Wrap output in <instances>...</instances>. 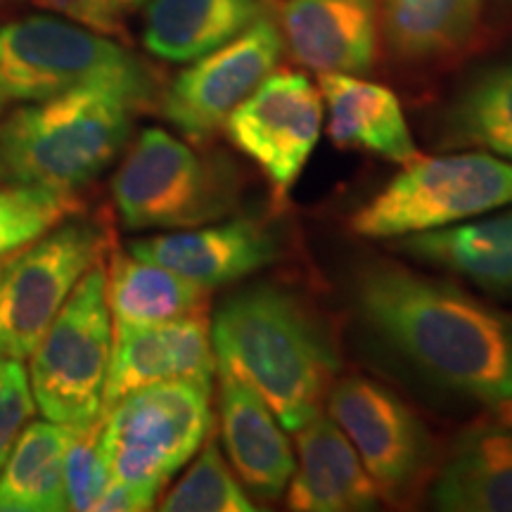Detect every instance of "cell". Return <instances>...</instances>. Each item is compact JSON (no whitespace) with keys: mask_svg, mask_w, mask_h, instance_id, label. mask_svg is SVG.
<instances>
[{"mask_svg":"<svg viewBox=\"0 0 512 512\" xmlns=\"http://www.w3.org/2000/svg\"><path fill=\"white\" fill-rule=\"evenodd\" d=\"M503 3H508V5H510V8H512V0H503Z\"/></svg>","mask_w":512,"mask_h":512,"instance_id":"obj_34","label":"cell"},{"mask_svg":"<svg viewBox=\"0 0 512 512\" xmlns=\"http://www.w3.org/2000/svg\"><path fill=\"white\" fill-rule=\"evenodd\" d=\"M318 91L328 107V136L339 150H358L408 164L420 157L401 100L387 86L358 74H320Z\"/></svg>","mask_w":512,"mask_h":512,"instance_id":"obj_19","label":"cell"},{"mask_svg":"<svg viewBox=\"0 0 512 512\" xmlns=\"http://www.w3.org/2000/svg\"><path fill=\"white\" fill-rule=\"evenodd\" d=\"M128 254L164 266L209 290L247 278L280 259V238L266 221L230 219L136 240Z\"/></svg>","mask_w":512,"mask_h":512,"instance_id":"obj_14","label":"cell"},{"mask_svg":"<svg viewBox=\"0 0 512 512\" xmlns=\"http://www.w3.org/2000/svg\"><path fill=\"white\" fill-rule=\"evenodd\" d=\"M38 8L110 38H126V22L136 12L133 0H34Z\"/></svg>","mask_w":512,"mask_h":512,"instance_id":"obj_30","label":"cell"},{"mask_svg":"<svg viewBox=\"0 0 512 512\" xmlns=\"http://www.w3.org/2000/svg\"><path fill=\"white\" fill-rule=\"evenodd\" d=\"M159 510L166 512H249L256 510L252 496L230 470L219 441L207 437L200 456L181 482L164 496Z\"/></svg>","mask_w":512,"mask_h":512,"instance_id":"obj_26","label":"cell"},{"mask_svg":"<svg viewBox=\"0 0 512 512\" xmlns=\"http://www.w3.org/2000/svg\"><path fill=\"white\" fill-rule=\"evenodd\" d=\"M216 356L207 316L152 325H114L102 413L126 394L159 382L214 380Z\"/></svg>","mask_w":512,"mask_h":512,"instance_id":"obj_13","label":"cell"},{"mask_svg":"<svg viewBox=\"0 0 512 512\" xmlns=\"http://www.w3.org/2000/svg\"><path fill=\"white\" fill-rule=\"evenodd\" d=\"M93 83L126 88L147 105L157 93L150 69L110 36L60 15H31L0 27V117Z\"/></svg>","mask_w":512,"mask_h":512,"instance_id":"obj_5","label":"cell"},{"mask_svg":"<svg viewBox=\"0 0 512 512\" xmlns=\"http://www.w3.org/2000/svg\"><path fill=\"white\" fill-rule=\"evenodd\" d=\"M432 503L451 512H512V432L501 427L460 439L439 467Z\"/></svg>","mask_w":512,"mask_h":512,"instance_id":"obj_22","label":"cell"},{"mask_svg":"<svg viewBox=\"0 0 512 512\" xmlns=\"http://www.w3.org/2000/svg\"><path fill=\"white\" fill-rule=\"evenodd\" d=\"M297 465L287 508L297 512H366L382 501L356 448L330 415L318 413L294 432Z\"/></svg>","mask_w":512,"mask_h":512,"instance_id":"obj_17","label":"cell"},{"mask_svg":"<svg viewBox=\"0 0 512 512\" xmlns=\"http://www.w3.org/2000/svg\"><path fill=\"white\" fill-rule=\"evenodd\" d=\"M112 342L107 268L98 261L31 351V394L46 420L86 430L102 418Z\"/></svg>","mask_w":512,"mask_h":512,"instance_id":"obj_8","label":"cell"},{"mask_svg":"<svg viewBox=\"0 0 512 512\" xmlns=\"http://www.w3.org/2000/svg\"><path fill=\"white\" fill-rule=\"evenodd\" d=\"M494 408H496V420L501 422V427H505V430L512 432V399L501 401Z\"/></svg>","mask_w":512,"mask_h":512,"instance_id":"obj_32","label":"cell"},{"mask_svg":"<svg viewBox=\"0 0 512 512\" xmlns=\"http://www.w3.org/2000/svg\"><path fill=\"white\" fill-rule=\"evenodd\" d=\"M147 3V0H133V5H136V10H140V8H143V5Z\"/></svg>","mask_w":512,"mask_h":512,"instance_id":"obj_33","label":"cell"},{"mask_svg":"<svg viewBox=\"0 0 512 512\" xmlns=\"http://www.w3.org/2000/svg\"><path fill=\"white\" fill-rule=\"evenodd\" d=\"M36 401L31 394L29 373L19 358H0V467L8 460L12 446L34 420Z\"/></svg>","mask_w":512,"mask_h":512,"instance_id":"obj_29","label":"cell"},{"mask_svg":"<svg viewBox=\"0 0 512 512\" xmlns=\"http://www.w3.org/2000/svg\"><path fill=\"white\" fill-rule=\"evenodd\" d=\"M107 242L102 223L74 214L0 259V356H31Z\"/></svg>","mask_w":512,"mask_h":512,"instance_id":"obj_9","label":"cell"},{"mask_svg":"<svg viewBox=\"0 0 512 512\" xmlns=\"http://www.w3.org/2000/svg\"><path fill=\"white\" fill-rule=\"evenodd\" d=\"M512 204V162L491 152L418 157L349 216L358 238L399 240Z\"/></svg>","mask_w":512,"mask_h":512,"instance_id":"obj_7","label":"cell"},{"mask_svg":"<svg viewBox=\"0 0 512 512\" xmlns=\"http://www.w3.org/2000/svg\"><path fill=\"white\" fill-rule=\"evenodd\" d=\"M0 185H3V183H0Z\"/></svg>","mask_w":512,"mask_h":512,"instance_id":"obj_36","label":"cell"},{"mask_svg":"<svg viewBox=\"0 0 512 512\" xmlns=\"http://www.w3.org/2000/svg\"><path fill=\"white\" fill-rule=\"evenodd\" d=\"M219 432L228 463L247 491L261 501L285 494L297 465L285 427L252 387L226 373H219Z\"/></svg>","mask_w":512,"mask_h":512,"instance_id":"obj_16","label":"cell"},{"mask_svg":"<svg viewBox=\"0 0 512 512\" xmlns=\"http://www.w3.org/2000/svg\"><path fill=\"white\" fill-rule=\"evenodd\" d=\"M211 344L216 373L252 387L287 432L323 413L342 366L320 313L271 283L245 287L216 309Z\"/></svg>","mask_w":512,"mask_h":512,"instance_id":"obj_2","label":"cell"},{"mask_svg":"<svg viewBox=\"0 0 512 512\" xmlns=\"http://www.w3.org/2000/svg\"><path fill=\"white\" fill-rule=\"evenodd\" d=\"M283 53L278 19L264 10L242 34L192 60L169 83L162 95L166 121L204 143L278 69Z\"/></svg>","mask_w":512,"mask_h":512,"instance_id":"obj_11","label":"cell"},{"mask_svg":"<svg viewBox=\"0 0 512 512\" xmlns=\"http://www.w3.org/2000/svg\"><path fill=\"white\" fill-rule=\"evenodd\" d=\"M323 110V95L309 76L273 72L230 114L223 131L283 200L316 150Z\"/></svg>","mask_w":512,"mask_h":512,"instance_id":"obj_12","label":"cell"},{"mask_svg":"<svg viewBox=\"0 0 512 512\" xmlns=\"http://www.w3.org/2000/svg\"><path fill=\"white\" fill-rule=\"evenodd\" d=\"M155 508L147 498H143L136 491H131L128 486H121L117 482H110L105 489V494L95 505L98 512H136V510H150Z\"/></svg>","mask_w":512,"mask_h":512,"instance_id":"obj_31","label":"cell"},{"mask_svg":"<svg viewBox=\"0 0 512 512\" xmlns=\"http://www.w3.org/2000/svg\"><path fill=\"white\" fill-rule=\"evenodd\" d=\"M446 145L479 147L512 162V62L482 69L446 107Z\"/></svg>","mask_w":512,"mask_h":512,"instance_id":"obj_25","label":"cell"},{"mask_svg":"<svg viewBox=\"0 0 512 512\" xmlns=\"http://www.w3.org/2000/svg\"><path fill=\"white\" fill-rule=\"evenodd\" d=\"M396 252L444 268L494 294H512V209L489 219L408 235Z\"/></svg>","mask_w":512,"mask_h":512,"instance_id":"obj_20","label":"cell"},{"mask_svg":"<svg viewBox=\"0 0 512 512\" xmlns=\"http://www.w3.org/2000/svg\"><path fill=\"white\" fill-rule=\"evenodd\" d=\"M145 5L143 46L174 64L223 46L266 10L261 0H147Z\"/></svg>","mask_w":512,"mask_h":512,"instance_id":"obj_21","label":"cell"},{"mask_svg":"<svg viewBox=\"0 0 512 512\" xmlns=\"http://www.w3.org/2000/svg\"><path fill=\"white\" fill-rule=\"evenodd\" d=\"M211 290L133 254H112L107 304L114 325H152L207 316Z\"/></svg>","mask_w":512,"mask_h":512,"instance_id":"obj_23","label":"cell"},{"mask_svg":"<svg viewBox=\"0 0 512 512\" xmlns=\"http://www.w3.org/2000/svg\"><path fill=\"white\" fill-rule=\"evenodd\" d=\"M79 209L76 192L36 185H0V259L46 235Z\"/></svg>","mask_w":512,"mask_h":512,"instance_id":"obj_27","label":"cell"},{"mask_svg":"<svg viewBox=\"0 0 512 512\" xmlns=\"http://www.w3.org/2000/svg\"><path fill=\"white\" fill-rule=\"evenodd\" d=\"M325 403L382 501L413 503L437 463V444L425 420L399 394L363 375L332 382Z\"/></svg>","mask_w":512,"mask_h":512,"instance_id":"obj_10","label":"cell"},{"mask_svg":"<svg viewBox=\"0 0 512 512\" xmlns=\"http://www.w3.org/2000/svg\"><path fill=\"white\" fill-rule=\"evenodd\" d=\"M143 98L93 83L0 117V183L76 192L93 183L131 138Z\"/></svg>","mask_w":512,"mask_h":512,"instance_id":"obj_3","label":"cell"},{"mask_svg":"<svg viewBox=\"0 0 512 512\" xmlns=\"http://www.w3.org/2000/svg\"><path fill=\"white\" fill-rule=\"evenodd\" d=\"M110 482V470L100 448V420L86 430H74L64 451V489L69 510H95Z\"/></svg>","mask_w":512,"mask_h":512,"instance_id":"obj_28","label":"cell"},{"mask_svg":"<svg viewBox=\"0 0 512 512\" xmlns=\"http://www.w3.org/2000/svg\"><path fill=\"white\" fill-rule=\"evenodd\" d=\"M484 0H380V34L389 57L415 72L458 62L477 46Z\"/></svg>","mask_w":512,"mask_h":512,"instance_id":"obj_18","label":"cell"},{"mask_svg":"<svg viewBox=\"0 0 512 512\" xmlns=\"http://www.w3.org/2000/svg\"><path fill=\"white\" fill-rule=\"evenodd\" d=\"M74 427L31 420L0 467V512L69 510L64 451Z\"/></svg>","mask_w":512,"mask_h":512,"instance_id":"obj_24","label":"cell"},{"mask_svg":"<svg viewBox=\"0 0 512 512\" xmlns=\"http://www.w3.org/2000/svg\"><path fill=\"white\" fill-rule=\"evenodd\" d=\"M278 27L302 67L361 76L377 60L380 0H285Z\"/></svg>","mask_w":512,"mask_h":512,"instance_id":"obj_15","label":"cell"},{"mask_svg":"<svg viewBox=\"0 0 512 512\" xmlns=\"http://www.w3.org/2000/svg\"><path fill=\"white\" fill-rule=\"evenodd\" d=\"M363 325L439 387L498 406L512 399V318L460 287L389 259L356 268Z\"/></svg>","mask_w":512,"mask_h":512,"instance_id":"obj_1","label":"cell"},{"mask_svg":"<svg viewBox=\"0 0 512 512\" xmlns=\"http://www.w3.org/2000/svg\"><path fill=\"white\" fill-rule=\"evenodd\" d=\"M112 197L126 228L185 230L228 219L240 207L242 178L223 152L145 128L114 174Z\"/></svg>","mask_w":512,"mask_h":512,"instance_id":"obj_4","label":"cell"},{"mask_svg":"<svg viewBox=\"0 0 512 512\" xmlns=\"http://www.w3.org/2000/svg\"><path fill=\"white\" fill-rule=\"evenodd\" d=\"M0 358H3V356H0Z\"/></svg>","mask_w":512,"mask_h":512,"instance_id":"obj_35","label":"cell"},{"mask_svg":"<svg viewBox=\"0 0 512 512\" xmlns=\"http://www.w3.org/2000/svg\"><path fill=\"white\" fill-rule=\"evenodd\" d=\"M209 380L159 382L126 394L100 418V448L112 482L152 505L211 434Z\"/></svg>","mask_w":512,"mask_h":512,"instance_id":"obj_6","label":"cell"}]
</instances>
